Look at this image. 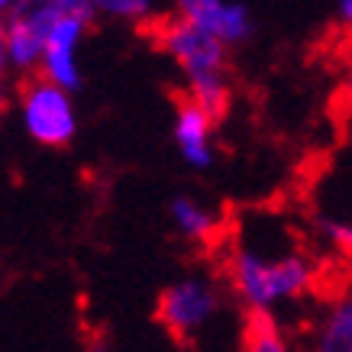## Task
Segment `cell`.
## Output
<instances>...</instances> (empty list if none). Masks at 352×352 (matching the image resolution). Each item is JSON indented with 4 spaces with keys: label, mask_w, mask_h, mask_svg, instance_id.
Here are the masks:
<instances>
[{
    "label": "cell",
    "mask_w": 352,
    "mask_h": 352,
    "mask_svg": "<svg viewBox=\"0 0 352 352\" xmlns=\"http://www.w3.org/2000/svg\"><path fill=\"white\" fill-rule=\"evenodd\" d=\"M155 39L165 52L178 62L188 78V100L204 110L210 120H220L230 107V85H226V49L217 39L194 30L188 20L171 16L155 26Z\"/></svg>",
    "instance_id": "obj_1"
},
{
    "label": "cell",
    "mask_w": 352,
    "mask_h": 352,
    "mask_svg": "<svg viewBox=\"0 0 352 352\" xmlns=\"http://www.w3.org/2000/svg\"><path fill=\"white\" fill-rule=\"evenodd\" d=\"M314 262L304 256L265 258L252 249H236L230 256V285L249 310H268L285 298H298L314 285Z\"/></svg>",
    "instance_id": "obj_2"
},
{
    "label": "cell",
    "mask_w": 352,
    "mask_h": 352,
    "mask_svg": "<svg viewBox=\"0 0 352 352\" xmlns=\"http://www.w3.org/2000/svg\"><path fill=\"white\" fill-rule=\"evenodd\" d=\"M23 123L30 136L43 146H65L78 129L75 107L62 87L49 85L45 78H30L23 85Z\"/></svg>",
    "instance_id": "obj_3"
},
{
    "label": "cell",
    "mask_w": 352,
    "mask_h": 352,
    "mask_svg": "<svg viewBox=\"0 0 352 352\" xmlns=\"http://www.w3.org/2000/svg\"><path fill=\"white\" fill-rule=\"evenodd\" d=\"M94 16V7L91 3H62V16L55 20L49 39H45V49H43V75L49 85L62 87L65 94L78 87L81 75H78V62H75V49L85 36V26L91 23Z\"/></svg>",
    "instance_id": "obj_4"
},
{
    "label": "cell",
    "mask_w": 352,
    "mask_h": 352,
    "mask_svg": "<svg viewBox=\"0 0 352 352\" xmlns=\"http://www.w3.org/2000/svg\"><path fill=\"white\" fill-rule=\"evenodd\" d=\"M214 310L217 291L201 278H182L178 285L165 288V294L159 298V307H155V317L175 340H184L197 327H204Z\"/></svg>",
    "instance_id": "obj_5"
},
{
    "label": "cell",
    "mask_w": 352,
    "mask_h": 352,
    "mask_svg": "<svg viewBox=\"0 0 352 352\" xmlns=\"http://www.w3.org/2000/svg\"><path fill=\"white\" fill-rule=\"evenodd\" d=\"M62 3L65 0L39 3V7H20L10 20L3 23V30H7V62H13L16 68L39 65L45 39H49L55 20L62 16Z\"/></svg>",
    "instance_id": "obj_6"
},
{
    "label": "cell",
    "mask_w": 352,
    "mask_h": 352,
    "mask_svg": "<svg viewBox=\"0 0 352 352\" xmlns=\"http://www.w3.org/2000/svg\"><path fill=\"white\" fill-rule=\"evenodd\" d=\"M178 16L188 20L194 30L210 36L217 43L230 49L252 36V16L243 3H223V0H184L178 7Z\"/></svg>",
    "instance_id": "obj_7"
},
{
    "label": "cell",
    "mask_w": 352,
    "mask_h": 352,
    "mask_svg": "<svg viewBox=\"0 0 352 352\" xmlns=\"http://www.w3.org/2000/svg\"><path fill=\"white\" fill-rule=\"evenodd\" d=\"M210 129L214 120L207 117L204 110H197L191 100H184L178 107V120H175V139L182 149L184 162L194 168H207L214 162V149H210Z\"/></svg>",
    "instance_id": "obj_8"
},
{
    "label": "cell",
    "mask_w": 352,
    "mask_h": 352,
    "mask_svg": "<svg viewBox=\"0 0 352 352\" xmlns=\"http://www.w3.org/2000/svg\"><path fill=\"white\" fill-rule=\"evenodd\" d=\"M314 352H352V285L333 298L317 330Z\"/></svg>",
    "instance_id": "obj_9"
},
{
    "label": "cell",
    "mask_w": 352,
    "mask_h": 352,
    "mask_svg": "<svg viewBox=\"0 0 352 352\" xmlns=\"http://www.w3.org/2000/svg\"><path fill=\"white\" fill-rule=\"evenodd\" d=\"M171 217H175L178 230H182L184 236L197 239V243H214V239H217L220 220H217L207 207L194 204L191 197H178V201L171 204Z\"/></svg>",
    "instance_id": "obj_10"
},
{
    "label": "cell",
    "mask_w": 352,
    "mask_h": 352,
    "mask_svg": "<svg viewBox=\"0 0 352 352\" xmlns=\"http://www.w3.org/2000/svg\"><path fill=\"white\" fill-rule=\"evenodd\" d=\"M243 342L245 352H288V342H285L275 317L268 310H249Z\"/></svg>",
    "instance_id": "obj_11"
},
{
    "label": "cell",
    "mask_w": 352,
    "mask_h": 352,
    "mask_svg": "<svg viewBox=\"0 0 352 352\" xmlns=\"http://www.w3.org/2000/svg\"><path fill=\"white\" fill-rule=\"evenodd\" d=\"M323 230H327L330 243L336 245L340 252L352 256V223H323Z\"/></svg>",
    "instance_id": "obj_12"
},
{
    "label": "cell",
    "mask_w": 352,
    "mask_h": 352,
    "mask_svg": "<svg viewBox=\"0 0 352 352\" xmlns=\"http://www.w3.org/2000/svg\"><path fill=\"white\" fill-rule=\"evenodd\" d=\"M100 10L107 13H117V16H139V13L149 10V3H142V0H107V3H100Z\"/></svg>",
    "instance_id": "obj_13"
},
{
    "label": "cell",
    "mask_w": 352,
    "mask_h": 352,
    "mask_svg": "<svg viewBox=\"0 0 352 352\" xmlns=\"http://www.w3.org/2000/svg\"><path fill=\"white\" fill-rule=\"evenodd\" d=\"M7 68V30H3V20H0V75Z\"/></svg>",
    "instance_id": "obj_14"
},
{
    "label": "cell",
    "mask_w": 352,
    "mask_h": 352,
    "mask_svg": "<svg viewBox=\"0 0 352 352\" xmlns=\"http://www.w3.org/2000/svg\"><path fill=\"white\" fill-rule=\"evenodd\" d=\"M340 20L346 23L352 30V0H346V3H340Z\"/></svg>",
    "instance_id": "obj_15"
},
{
    "label": "cell",
    "mask_w": 352,
    "mask_h": 352,
    "mask_svg": "<svg viewBox=\"0 0 352 352\" xmlns=\"http://www.w3.org/2000/svg\"><path fill=\"white\" fill-rule=\"evenodd\" d=\"M346 97L352 100V72H349V78H346Z\"/></svg>",
    "instance_id": "obj_16"
},
{
    "label": "cell",
    "mask_w": 352,
    "mask_h": 352,
    "mask_svg": "<svg viewBox=\"0 0 352 352\" xmlns=\"http://www.w3.org/2000/svg\"><path fill=\"white\" fill-rule=\"evenodd\" d=\"M87 352H107V349H104L100 342H94V346H91V349H87Z\"/></svg>",
    "instance_id": "obj_17"
},
{
    "label": "cell",
    "mask_w": 352,
    "mask_h": 352,
    "mask_svg": "<svg viewBox=\"0 0 352 352\" xmlns=\"http://www.w3.org/2000/svg\"><path fill=\"white\" fill-rule=\"evenodd\" d=\"M0 113H3V87H0Z\"/></svg>",
    "instance_id": "obj_18"
}]
</instances>
